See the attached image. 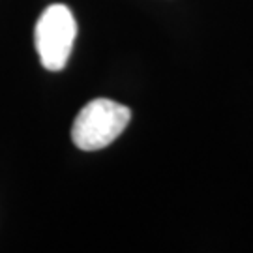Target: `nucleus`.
I'll return each instance as SVG.
<instances>
[{"instance_id":"1","label":"nucleus","mask_w":253,"mask_h":253,"mask_svg":"<svg viewBox=\"0 0 253 253\" xmlns=\"http://www.w3.org/2000/svg\"><path fill=\"white\" fill-rule=\"evenodd\" d=\"M131 111L118 101L98 98L88 101L79 111L72 126L73 145L84 152H94L109 146L126 129Z\"/></svg>"},{"instance_id":"2","label":"nucleus","mask_w":253,"mask_h":253,"mask_svg":"<svg viewBox=\"0 0 253 253\" xmlns=\"http://www.w3.org/2000/svg\"><path fill=\"white\" fill-rule=\"evenodd\" d=\"M77 36V23L72 9L64 4H51L40 15L34 30L36 51L42 66L49 72H60L68 62Z\"/></svg>"}]
</instances>
